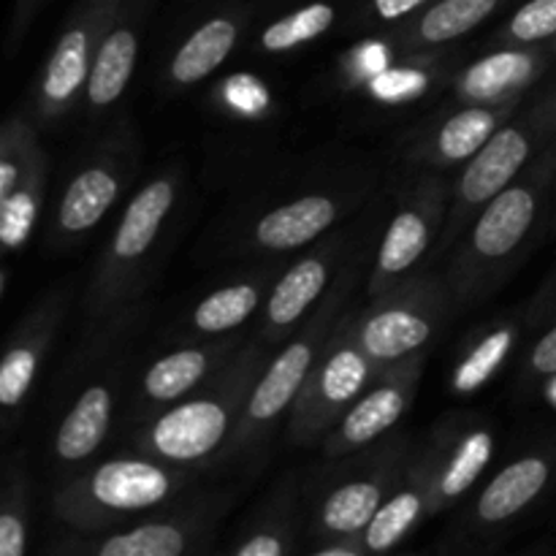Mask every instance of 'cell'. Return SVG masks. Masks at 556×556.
Listing matches in <instances>:
<instances>
[{"label":"cell","instance_id":"obj_1","mask_svg":"<svg viewBox=\"0 0 556 556\" xmlns=\"http://www.w3.org/2000/svg\"><path fill=\"white\" fill-rule=\"evenodd\" d=\"M228 427L226 410L215 402H188L157 421L152 440L168 459L190 462L210 454Z\"/></svg>","mask_w":556,"mask_h":556},{"label":"cell","instance_id":"obj_2","mask_svg":"<svg viewBox=\"0 0 556 556\" xmlns=\"http://www.w3.org/2000/svg\"><path fill=\"white\" fill-rule=\"evenodd\" d=\"M530 155V141L519 128H503L494 134L481 150L476 152V161L467 166L462 177V193L472 204L494 199L503 193L505 185L516 177Z\"/></svg>","mask_w":556,"mask_h":556},{"label":"cell","instance_id":"obj_3","mask_svg":"<svg viewBox=\"0 0 556 556\" xmlns=\"http://www.w3.org/2000/svg\"><path fill=\"white\" fill-rule=\"evenodd\" d=\"M92 494L114 510L150 508L168 494V478L144 462H109L92 478Z\"/></svg>","mask_w":556,"mask_h":556},{"label":"cell","instance_id":"obj_4","mask_svg":"<svg viewBox=\"0 0 556 556\" xmlns=\"http://www.w3.org/2000/svg\"><path fill=\"white\" fill-rule=\"evenodd\" d=\"M535 210V195L527 188H510L494 195L489 210L478 220L476 233H472L478 253L492 255V258L510 253L530 231Z\"/></svg>","mask_w":556,"mask_h":556},{"label":"cell","instance_id":"obj_5","mask_svg":"<svg viewBox=\"0 0 556 556\" xmlns=\"http://www.w3.org/2000/svg\"><path fill=\"white\" fill-rule=\"evenodd\" d=\"M334 204L320 195H307L293 204L277 206L255 228V237L269 250H291L309 242L334 220Z\"/></svg>","mask_w":556,"mask_h":556},{"label":"cell","instance_id":"obj_6","mask_svg":"<svg viewBox=\"0 0 556 556\" xmlns=\"http://www.w3.org/2000/svg\"><path fill=\"white\" fill-rule=\"evenodd\" d=\"M548 481V465L543 459H521L505 467L478 503V514L486 521H503L519 514L543 492Z\"/></svg>","mask_w":556,"mask_h":556},{"label":"cell","instance_id":"obj_7","mask_svg":"<svg viewBox=\"0 0 556 556\" xmlns=\"http://www.w3.org/2000/svg\"><path fill=\"white\" fill-rule=\"evenodd\" d=\"M174 201V190L168 182H152L150 188L141 190L134 201H130L128 212H125L123 223H119L117 239H114V253L119 258H136L144 253L155 239L157 228H161L163 217L168 215Z\"/></svg>","mask_w":556,"mask_h":556},{"label":"cell","instance_id":"obj_8","mask_svg":"<svg viewBox=\"0 0 556 556\" xmlns=\"http://www.w3.org/2000/svg\"><path fill=\"white\" fill-rule=\"evenodd\" d=\"M109 405H112L109 391L101 389V386L87 389L81 394V400L76 402V407L65 418L58 434V454L63 459H85L87 454H92L101 445L103 434L109 429Z\"/></svg>","mask_w":556,"mask_h":556},{"label":"cell","instance_id":"obj_9","mask_svg":"<svg viewBox=\"0 0 556 556\" xmlns=\"http://www.w3.org/2000/svg\"><path fill=\"white\" fill-rule=\"evenodd\" d=\"M233 41H237V25L231 20L206 22L182 43V49L174 58L172 76L185 85L204 79L228 58Z\"/></svg>","mask_w":556,"mask_h":556},{"label":"cell","instance_id":"obj_10","mask_svg":"<svg viewBox=\"0 0 556 556\" xmlns=\"http://www.w3.org/2000/svg\"><path fill=\"white\" fill-rule=\"evenodd\" d=\"M309 348L304 342H296V345L288 348L271 369L266 372V378L261 380V386L255 389L253 400H250V416L258 418V421H269L277 413L286 410L288 402L293 400V394L302 386L304 375H307L309 367Z\"/></svg>","mask_w":556,"mask_h":556},{"label":"cell","instance_id":"obj_11","mask_svg":"<svg viewBox=\"0 0 556 556\" xmlns=\"http://www.w3.org/2000/svg\"><path fill=\"white\" fill-rule=\"evenodd\" d=\"M117 195V182L103 168H87L71 182L60 206V223L65 231H85L96 226Z\"/></svg>","mask_w":556,"mask_h":556},{"label":"cell","instance_id":"obj_12","mask_svg":"<svg viewBox=\"0 0 556 556\" xmlns=\"http://www.w3.org/2000/svg\"><path fill=\"white\" fill-rule=\"evenodd\" d=\"M429 324L405 309H391L372 318L364 329V348L372 358H400L429 340Z\"/></svg>","mask_w":556,"mask_h":556},{"label":"cell","instance_id":"obj_13","mask_svg":"<svg viewBox=\"0 0 556 556\" xmlns=\"http://www.w3.org/2000/svg\"><path fill=\"white\" fill-rule=\"evenodd\" d=\"M136 63V36L130 30H114L103 41L90 74V101L98 106L117 101L128 85Z\"/></svg>","mask_w":556,"mask_h":556},{"label":"cell","instance_id":"obj_14","mask_svg":"<svg viewBox=\"0 0 556 556\" xmlns=\"http://www.w3.org/2000/svg\"><path fill=\"white\" fill-rule=\"evenodd\" d=\"M324 286L326 266L315 258L302 261V264L293 266V269L277 282L275 293H271L269 299V318L280 326L293 324V320L320 296Z\"/></svg>","mask_w":556,"mask_h":556},{"label":"cell","instance_id":"obj_15","mask_svg":"<svg viewBox=\"0 0 556 556\" xmlns=\"http://www.w3.org/2000/svg\"><path fill=\"white\" fill-rule=\"evenodd\" d=\"M535 71L530 54L521 52H500L489 54L486 60L472 65L465 76V92L478 101H492V98L503 96L510 87L525 85Z\"/></svg>","mask_w":556,"mask_h":556},{"label":"cell","instance_id":"obj_16","mask_svg":"<svg viewBox=\"0 0 556 556\" xmlns=\"http://www.w3.org/2000/svg\"><path fill=\"white\" fill-rule=\"evenodd\" d=\"M402 410H405V400H402L400 391L378 389L348 413L345 424H342V434L353 445L369 443L378 434H383L391 424H396Z\"/></svg>","mask_w":556,"mask_h":556},{"label":"cell","instance_id":"obj_17","mask_svg":"<svg viewBox=\"0 0 556 556\" xmlns=\"http://www.w3.org/2000/svg\"><path fill=\"white\" fill-rule=\"evenodd\" d=\"M497 3L500 0H440L424 14L421 36L432 43L465 36L478 22L486 20Z\"/></svg>","mask_w":556,"mask_h":556},{"label":"cell","instance_id":"obj_18","mask_svg":"<svg viewBox=\"0 0 556 556\" xmlns=\"http://www.w3.org/2000/svg\"><path fill=\"white\" fill-rule=\"evenodd\" d=\"M380 505V489L375 483H348L337 489L324 508V521L334 532H356L372 521Z\"/></svg>","mask_w":556,"mask_h":556},{"label":"cell","instance_id":"obj_19","mask_svg":"<svg viewBox=\"0 0 556 556\" xmlns=\"http://www.w3.org/2000/svg\"><path fill=\"white\" fill-rule=\"evenodd\" d=\"M87 68V36L81 30L65 33L63 41L54 49V58L49 63L43 92L49 101H65L76 92V87L85 81Z\"/></svg>","mask_w":556,"mask_h":556},{"label":"cell","instance_id":"obj_20","mask_svg":"<svg viewBox=\"0 0 556 556\" xmlns=\"http://www.w3.org/2000/svg\"><path fill=\"white\" fill-rule=\"evenodd\" d=\"M204 369H206L204 353L179 351L174 353V356L161 358V362L147 372L144 389L152 400L168 402L174 400V396L185 394L193 383H199Z\"/></svg>","mask_w":556,"mask_h":556},{"label":"cell","instance_id":"obj_21","mask_svg":"<svg viewBox=\"0 0 556 556\" xmlns=\"http://www.w3.org/2000/svg\"><path fill=\"white\" fill-rule=\"evenodd\" d=\"M494 136V114L486 109H467L454 114L440 130L438 147L451 161L470 157Z\"/></svg>","mask_w":556,"mask_h":556},{"label":"cell","instance_id":"obj_22","mask_svg":"<svg viewBox=\"0 0 556 556\" xmlns=\"http://www.w3.org/2000/svg\"><path fill=\"white\" fill-rule=\"evenodd\" d=\"M427 223L416 215V212H402L394 217L389 226V233L380 248V269L383 271H402L418 261V255L427 248Z\"/></svg>","mask_w":556,"mask_h":556},{"label":"cell","instance_id":"obj_23","mask_svg":"<svg viewBox=\"0 0 556 556\" xmlns=\"http://www.w3.org/2000/svg\"><path fill=\"white\" fill-rule=\"evenodd\" d=\"M255 304H258V293L250 286L223 288L195 307L193 320L201 331H226L242 324L253 313Z\"/></svg>","mask_w":556,"mask_h":556},{"label":"cell","instance_id":"obj_24","mask_svg":"<svg viewBox=\"0 0 556 556\" xmlns=\"http://www.w3.org/2000/svg\"><path fill=\"white\" fill-rule=\"evenodd\" d=\"M331 22H334V9L329 3L304 5V9L286 16V20L275 22L264 33V47L271 49V52H282V49H291L296 43L313 41L320 33L329 30Z\"/></svg>","mask_w":556,"mask_h":556},{"label":"cell","instance_id":"obj_25","mask_svg":"<svg viewBox=\"0 0 556 556\" xmlns=\"http://www.w3.org/2000/svg\"><path fill=\"white\" fill-rule=\"evenodd\" d=\"M185 552L182 532L166 525L139 527L101 546V556H179Z\"/></svg>","mask_w":556,"mask_h":556},{"label":"cell","instance_id":"obj_26","mask_svg":"<svg viewBox=\"0 0 556 556\" xmlns=\"http://www.w3.org/2000/svg\"><path fill=\"white\" fill-rule=\"evenodd\" d=\"M421 503H418L416 494H400V497L391 500L386 508H380L372 516L367 527V546L372 552H386L394 543H400V538L410 530V525L416 521Z\"/></svg>","mask_w":556,"mask_h":556},{"label":"cell","instance_id":"obj_27","mask_svg":"<svg viewBox=\"0 0 556 556\" xmlns=\"http://www.w3.org/2000/svg\"><path fill=\"white\" fill-rule=\"evenodd\" d=\"M492 459V438L486 432H478L472 438H467V443L462 445V451L456 454V459L451 462V470L443 478V492L448 497H456L465 489H470L476 483V478L481 476L483 467Z\"/></svg>","mask_w":556,"mask_h":556},{"label":"cell","instance_id":"obj_28","mask_svg":"<svg viewBox=\"0 0 556 556\" xmlns=\"http://www.w3.org/2000/svg\"><path fill=\"white\" fill-rule=\"evenodd\" d=\"M510 348V331H497V334L489 337L465 364L456 372V389L459 391H472L478 386L486 383L489 378L494 375V369L503 364L505 353Z\"/></svg>","mask_w":556,"mask_h":556},{"label":"cell","instance_id":"obj_29","mask_svg":"<svg viewBox=\"0 0 556 556\" xmlns=\"http://www.w3.org/2000/svg\"><path fill=\"white\" fill-rule=\"evenodd\" d=\"M364 378H367V364L358 353L342 351L326 364L324 369V396L329 402H348L358 389H362Z\"/></svg>","mask_w":556,"mask_h":556},{"label":"cell","instance_id":"obj_30","mask_svg":"<svg viewBox=\"0 0 556 556\" xmlns=\"http://www.w3.org/2000/svg\"><path fill=\"white\" fill-rule=\"evenodd\" d=\"M516 41H546L556 36V0H530L510 20Z\"/></svg>","mask_w":556,"mask_h":556},{"label":"cell","instance_id":"obj_31","mask_svg":"<svg viewBox=\"0 0 556 556\" xmlns=\"http://www.w3.org/2000/svg\"><path fill=\"white\" fill-rule=\"evenodd\" d=\"M0 239L9 250L20 248L36 220V201L30 193H11L0 201Z\"/></svg>","mask_w":556,"mask_h":556},{"label":"cell","instance_id":"obj_32","mask_svg":"<svg viewBox=\"0 0 556 556\" xmlns=\"http://www.w3.org/2000/svg\"><path fill=\"white\" fill-rule=\"evenodd\" d=\"M33 372H36V356L25 348L11 351L0 367V402L9 407L16 405L30 389Z\"/></svg>","mask_w":556,"mask_h":556},{"label":"cell","instance_id":"obj_33","mask_svg":"<svg viewBox=\"0 0 556 556\" xmlns=\"http://www.w3.org/2000/svg\"><path fill=\"white\" fill-rule=\"evenodd\" d=\"M228 101L233 106H239L242 112H258L266 103V90L261 81H255L253 76H233L226 87Z\"/></svg>","mask_w":556,"mask_h":556},{"label":"cell","instance_id":"obj_34","mask_svg":"<svg viewBox=\"0 0 556 556\" xmlns=\"http://www.w3.org/2000/svg\"><path fill=\"white\" fill-rule=\"evenodd\" d=\"M421 87H424V76L407 74V71H394V74H389V76H383V79L375 81V90H378L383 98H391V101L410 96V92L421 90Z\"/></svg>","mask_w":556,"mask_h":556},{"label":"cell","instance_id":"obj_35","mask_svg":"<svg viewBox=\"0 0 556 556\" xmlns=\"http://www.w3.org/2000/svg\"><path fill=\"white\" fill-rule=\"evenodd\" d=\"M22 552H25L22 521L11 514L0 516V556H22Z\"/></svg>","mask_w":556,"mask_h":556},{"label":"cell","instance_id":"obj_36","mask_svg":"<svg viewBox=\"0 0 556 556\" xmlns=\"http://www.w3.org/2000/svg\"><path fill=\"white\" fill-rule=\"evenodd\" d=\"M532 367L541 375H554L556 372V326L538 342L535 353H532Z\"/></svg>","mask_w":556,"mask_h":556},{"label":"cell","instance_id":"obj_37","mask_svg":"<svg viewBox=\"0 0 556 556\" xmlns=\"http://www.w3.org/2000/svg\"><path fill=\"white\" fill-rule=\"evenodd\" d=\"M427 0H375V11L383 20H400V16L410 14L418 5H424Z\"/></svg>","mask_w":556,"mask_h":556},{"label":"cell","instance_id":"obj_38","mask_svg":"<svg viewBox=\"0 0 556 556\" xmlns=\"http://www.w3.org/2000/svg\"><path fill=\"white\" fill-rule=\"evenodd\" d=\"M282 543L271 535H258L239 548V556H280Z\"/></svg>","mask_w":556,"mask_h":556},{"label":"cell","instance_id":"obj_39","mask_svg":"<svg viewBox=\"0 0 556 556\" xmlns=\"http://www.w3.org/2000/svg\"><path fill=\"white\" fill-rule=\"evenodd\" d=\"M16 179V168L14 163H0V201H5L11 195V188H14Z\"/></svg>","mask_w":556,"mask_h":556}]
</instances>
